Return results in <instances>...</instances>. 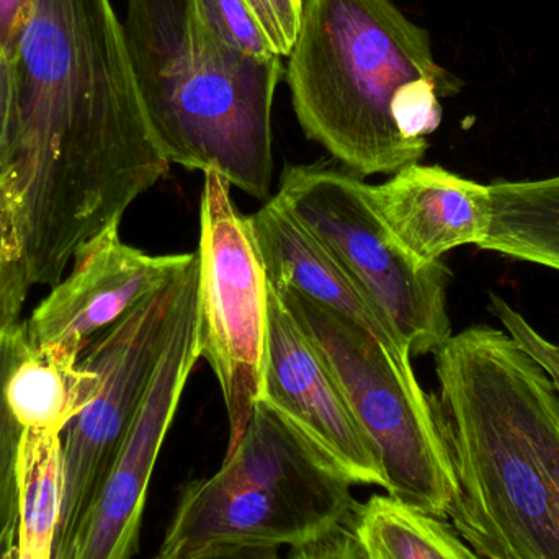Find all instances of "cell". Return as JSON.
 Returning a JSON list of instances; mask_svg holds the SVG:
<instances>
[{
    "label": "cell",
    "instance_id": "obj_7",
    "mask_svg": "<svg viewBox=\"0 0 559 559\" xmlns=\"http://www.w3.org/2000/svg\"><path fill=\"white\" fill-rule=\"evenodd\" d=\"M367 186L328 164L283 170L277 197L390 319L411 357L436 354L452 337L442 261L414 258L374 212Z\"/></svg>",
    "mask_w": 559,
    "mask_h": 559
},
{
    "label": "cell",
    "instance_id": "obj_27",
    "mask_svg": "<svg viewBox=\"0 0 559 559\" xmlns=\"http://www.w3.org/2000/svg\"><path fill=\"white\" fill-rule=\"evenodd\" d=\"M154 559H280V557L278 548L236 545V547L209 548V550L195 551V554L176 558L157 555Z\"/></svg>",
    "mask_w": 559,
    "mask_h": 559
},
{
    "label": "cell",
    "instance_id": "obj_3",
    "mask_svg": "<svg viewBox=\"0 0 559 559\" xmlns=\"http://www.w3.org/2000/svg\"><path fill=\"white\" fill-rule=\"evenodd\" d=\"M121 28L166 159L203 174L216 170L229 186L267 199L282 58L261 61L226 45L193 0H127Z\"/></svg>",
    "mask_w": 559,
    "mask_h": 559
},
{
    "label": "cell",
    "instance_id": "obj_1",
    "mask_svg": "<svg viewBox=\"0 0 559 559\" xmlns=\"http://www.w3.org/2000/svg\"><path fill=\"white\" fill-rule=\"evenodd\" d=\"M12 62L15 123L3 173L32 285L55 286L170 163L110 0H35Z\"/></svg>",
    "mask_w": 559,
    "mask_h": 559
},
{
    "label": "cell",
    "instance_id": "obj_23",
    "mask_svg": "<svg viewBox=\"0 0 559 559\" xmlns=\"http://www.w3.org/2000/svg\"><path fill=\"white\" fill-rule=\"evenodd\" d=\"M278 56H289L299 26L302 0H246Z\"/></svg>",
    "mask_w": 559,
    "mask_h": 559
},
{
    "label": "cell",
    "instance_id": "obj_26",
    "mask_svg": "<svg viewBox=\"0 0 559 559\" xmlns=\"http://www.w3.org/2000/svg\"><path fill=\"white\" fill-rule=\"evenodd\" d=\"M35 0H0V49L10 59L15 55L23 29L32 16Z\"/></svg>",
    "mask_w": 559,
    "mask_h": 559
},
{
    "label": "cell",
    "instance_id": "obj_11",
    "mask_svg": "<svg viewBox=\"0 0 559 559\" xmlns=\"http://www.w3.org/2000/svg\"><path fill=\"white\" fill-rule=\"evenodd\" d=\"M352 486L384 478L373 443L361 429L328 361L267 282V338L261 396Z\"/></svg>",
    "mask_w": 559,
    "mask_h": 559
},
{
    "label": "cell",
    "instance_id": "obj_28",
    "mask_svg": "<svg viewBox=\"0 0 559 559\" xmlns=\"http://www.w3.org/2000/svg\"><path fill=\"white\" fill-rule=\"evenodd\" d=\"M16 534L0 542V559H15Z\"/></svg>",
    "mask_w": 559,
    "mask_h": 559
},
{
    "label": "cell",
    "instance_id": "obj_18",
    "mask_svg": "<svg viewBox=\"0 0 559 559\" xmlns=\"http://www.w3.org/2000/svg\"><path fill=\"white\" fill-rule=\"evenodd\" d=\"M15 559H55L61 509V433L23 430Z\"/></svg>",
    "mask_w": 559,
    "mask_h": 559
},
{
    "label": "cell",
    "instance_id": "obj_9",
    "mask_svg": "<svg viewBox=\"0 0 559 559\" xmlns=\"http://www.w3.org/2000/svg\"><path fill=\"white\" fill-rule=\"evenodd\" d=\"M229 182L205 173L200 202L199 352L222 388L228 414V450L248 429L261 396L267 338V275L248 216Z\"/></svg>",
    "mask_w": 559,
    "mask_h": 559
},
{
    "label": "cell",
    "instance_id": "obj_10",
    "mask_svg": "<svg viewBox=\"0 0 559 559\" xmlns=\"http://www.w3.org/2000/svg\"><path fill=\"white\" fill-rule=\"evenodd\" d=\"M200 360L199 278L177 312L163 357L123 445L59 559H131L140 544L147 489L187 381Z\"/></svg>",
    "mask_w": 559,
    "mask_h": 559
},
{
    "label": "cell",
    "instance_id": "obj_17",
    "mask_svg": "<svg viewBox=\"0 0 559 559\" xmlns=\"http://www.w3.org/2000/svg\"><path fill=\"white\" fill-rule=\"evenodd\" d=\"M365 559H483L443 519L373 496L348 522Z\"/></svg>",
    "mask_w": 559,
    "mask_h": 559
},
{
    "label": "cell",
    "instance_id": "obj_15",
    "mask_svg": "<svg viewBox=\"0 0 559 559\" xmlns=\"http://www.w3.org/2000/svg\"><path fill=\"white\" fill-rule=\"evenodd\" d=\"M81 355L61 342L29 345L25 331L3 386L7 406L23 429L62 433L91 403L97 374Z\"/></svg>",
    "mask_w": 559,
    "mask_h": 559
},
{
    "label": "cell",
    "instance_id": "obj_6",
    "mask_svg": "<svg viewBox=\"0 0 559 559\" xmlns=\"http://www.w3.org/2000/svg\"><path fill=\"white\" fill-rule=\"evenodd\" d=\"M271 286L337 378L377 450L386 496L447 521L459 483L436 397L420 388L413 364L397 360L350 319L295 289Z\"/></svg>",
    "mask_w": 559,
    "mask_h": 559
},
{
    "label": "cell",
    "instance_id": "obj_13",
    "mask_svg": "<svg viewBox=\"0 0 559 559\" xmlns=\"http://www.w3.org/2000/svg\"><path fill=\"white\" fill-rule=\"evenodd\" d=\"M374 212L423 262H437L462 246H481L492 219L489 186L440 166L409 164L380 186H367Z\"/></svg>",
    "mask_w": 559,
    "mask_h": 559
},
{
    "label": "cell",
    "instance_id": "obj_4",
    "mask_svg": "<svg viewBox=\"0 0 559 559\" xmlns=\"http://www.w3.org/2000/svg\"><path fill=\"white\" fill-rule=\"evenodd\" d=\"M419 79L436 82L443 98L463 87L433 58L427 29L393 0H302L286 82L306 136L342 166L365 177L423 159L426 151L404 140L396 123Z\"/></svg>",
    "mask_w": 559,
    "mask_h": 559
},
{
    "label": "cell",
    "instance_id": "obj_22",
    "mask_svg": "<svg viewBox=\"0 0 559 559\" xmlns=\"http://www.w3.org/2000/svg\"><path fill=\"white\" fill-rule=\"evenodd\" d=\"M489 311L502 322L506 332H509L535 360L544 365L559 393L558 345L545 338L540 332L535 331L534 325L518 309L512 308L504 298L496 293L489 295Z\"/></svg>",
    "mask_w": 559,
    "mask_h": 559
},
{
    "label": "cell",
    "instance_id": "obj_8",
    "mask_svg": "<svg viewBox=\"0 0 559 559\" xmlns=\"http://www.w3.org/2000/svg\"><path fill=\"white\" fill-rule=\"evenodd\" d=\"M197 277L195 252L186 271L92 338L81 355L98 383L91 403L61 433V509L55 559L64 555L104 485Z\"/></svg>",
    "mask_w": 559,
    "mask_h": 559
},
{
    "label": "cell",
    "instance_id": "obj_16",
    "mask_svg": "<svg viewBox=\"0 0 559 559\" xmlns=\"http://www.w3.org/2000/svg\"><path fill=\"white\" fill-rule=\"evenodd\" d=\"M492 219L483 251L559 272V176L495 182Z\"/></svg>",
    "mask_w": 559,
    "mask_h": 559
},
{
    "label": "cell",
    "instance_id": "obj_21",
    "mask_svg": "<svg viewBox=\"0 0 559 559\" xmlns=\"http://www.w3.org/2000/svg\"><path fill=\"white\" fill-rule=\"evenodd\" d=\"M197 12L226 45L261 61L282 58L246 0H193Z\"/></svg>",
    "mask_w": 559,
    "mask_h": 559
},
{
    "label": "cell",
    "instance_id": "obj_29",
    "mask_svg": "<svg viewBox=\"0 0 559 559\" xmlns=\"http://www.w3.org/2000/svg\"><path fill=\"white\" fill-rule=\"evenodd\" d=\"M558 352H559V345H558Z\"/></svg>",
    "mask_w": 559,
    "mask_h": 559
},
{
    "label": "cell",
    "instance_id": "obj_12",
    "mask_svg": "<svg viewBox=\"0 0 559 559\" xmlns=\"http://www.w3.org/2000/svg\"><path fill=\"white\" fill-rule=\"evenodd\" d=\"M195 259L192 254L151 255L120 238V225L85 242L71 272L33 309L25 331L29 345H71L84 354L92 338L159 292Z\"/></svg>",
    "mask_w": 559,
    "mask_h": 559
},
{
    "label": "cell",
    "instance_id": "obj_14",
    "mask_svg": "<svg viewBox=\"0 0 559 559\" xmlns=\"http://www.w3.org/2000/svg\"><path fill=\"white\" fill-rule=\"evenodd\" d=\"M248 218L271 285L295 289L350 319L397 360L411 361L413 357L390 319L277 195Z\"/></svg>",
    "mask_w": 559,
    "mask_h": 559
},
{
    "label": "cell",
    "instance_id": "obj_20",
    "mask_svg": "<svg viewBox=\"0 0 559 559\" xmlns=\"http://www.w3.org/2000/svg\"><path fill=\"white\" fill-rule=\"evenodd\" d=\"M25 335V324H20L12 334L0 342V542L16 534L19 524V465L20 442L23 427L7 406V373Z\"/></svg>",
    "mask_w": 559,
    "mask_h": 559
},
{
    "label": "cell",
    "instance_id": "obj_5",
    "mask_svg": "<svg viewBox=\"0 0 559 559\" xmlns=\"http://www.w3.org/2000/svg\"><path fill=\"white\" fill-rule=\"evenodd\" d=\"M352 485L264 401L212 478L183 489L159 555L216 547L295 548L347 525Z\"/></svg>",
    "mask_w": 559,
    "mask_h": 559
},
{
    "label": "cell",
    "instance_id": "obj_24",
    "mask_svg": "<svg viewBox=\"0 0 559 559\" xmlns=\"http://www.w3.org/2000/svg\"><path fill=\"white\" fill-rule=\"evenodd\" d=\"M289 559H365V555L347 524L316 540L292 548Z\"/></svg>",
    "mask_w": 559,
    "mask_h": 559
},
{
    "label": "cell",
    "instance_id": "obj_25",
    "mask_svg": "<svg viewBox=\"0 0 559 559\" xmlns=\"http://www.w3.org/2000/svg\"><path fill=\"white\" fill-rule=\"evenodd\" d=\"M15 123V72L13 62L0 49V173L9 166Z\"/></svg>",
    "mask_w": 559,
    "mask_h": 559
},
{
    "label": "cell",
    "instance_id": "obj_2",
    "mask_svg": "<svg viewBox=\"0 0 559 559\" xmlns=\"http://www.w3.org/2000/svg\"><path fill=\"white\" fill-rule=\"evenodd\" d=\"M437 414L459 495L449 519L483 559H559V393L509 332L473 325L436 352Z\"/></svg>",
    "mask_w": 559,
    "mask_h": 559
},
{
    "label": "cell",
    "instance_id": "obj_19",
    "mask_svg": "<svg viewBox=\"0 0 559 559\" xmlns=\"http://www.w3.org/2000/svg\"><path fill=\"white\" fill-rule=\"evenodd\" d=\"M29 286L15 197L9 177L0 173V342L22 324Z\"/></svg>",
    "mask_w": 559,
    "mask_h": 559
}]
</instances>
